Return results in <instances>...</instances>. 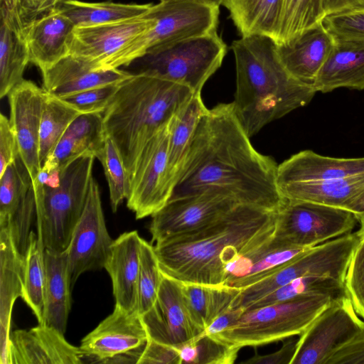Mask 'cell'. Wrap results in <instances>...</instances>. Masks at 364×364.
<instances>
[{"label": "cell", "mask_w": 364, "mask_h": 364, "mask_svg": "<svg viewBox=\"0 0 364 364\" xmlns=\"http://www.w3.org/2000/svg\"><path fill=\"white\" fill-rule=\"evenodd\" d=\"M250 138L232 102L208 109L170 199L216 192L239 204L277 212L286 202L277 183L278 164L257 151Z\"/></svg>", "instance_id": "1"}, {"label": "cell", "mask_w": 364, "mask_h": 364, "mask_svg": "<svg viewBox=\"0 0 364 364\" xmlns=\"http://www.w3.org/2000/svg\"><path fill=\"white\" fill-rule=\"evenodd\" d=\"M275 222L276 212L239 204L204 228L156 242L161 271L182 283L225 284L227 266L267 245Z\"/></svg>", "instance_id": "2"}, {"label": "cell", "mask_w": 364, "mask_h": 364, "mask_svg": "<svg viewBox=\"0 0 364 364\" xmlns=\"http://www.w3.org/2000/svg\"><path fill=\"white\" fill-rule=\"evenodd\" d=\"M236 68L235 112L251 137L265 125L306 106L316 91L294 77L271 38L253 35L232 43Z\"/></svg>", "instance_id": "3"}, {"label": "cell", "mask_w": 364, "mask_h": 364, "mask_svg": "<svg viewBox=\"0 0 364 364\" xmlns=\"http://www.w3.org/2000/svg\"><path fill=\"white\" fill-rule=\"evenodd\" d=\"M193 95L184 85L144 73H132L122 82L102 114L105 134L119 149L129 181L146 144Z\"/></svg>", "instance_id": "4"}, {"label": "cell", "mask_w": 364, "mask_h": 364, "mask_svg": "<svg viewBox=\"0 0 364 364\" xmlns=\"http://www.w3.org/2000/svg\"><path fill=\"white\" fill-rule=\"evenodd\" d=\"M95 156L85 154L60 169L56 188L34 193L38 237L45 250L62 252L70 244L83 211Z\"/></svg>", "instance_id": "5"}, {"label": "cell", "mask_w": 364, "mask_h": 364, "mask_svg": "<svg viewBox=\"0 0 364 364\" xmlns=\"http://www.w3.org/2000/svg\"><path fill=\"white\" fill-rule=\"evenodd\" d=\"M334 299L328 295H306L248 309L237 322L213 337L242 348L301 335Z\"/></svg>", "instance_id": "6"}, {"label": "cell", "mask_w": 364, "mask_h": 364, "mask_svg": "<svg viewBox=\"0 0 364 364\" xmlns=\"http://www.w3.org/2000/svg\"><path fill=\"white\" fill-rule=\"evenodd\" d=\"M227 46L217 31L178 41L147 51L134 63V71L201 90L220 67Z\"/></svg>", "instance_id": "7"}, {"label": "cell", "mask_w": 364, "mask_h": 364, "mask_svg": "<svg viewBox=\"0 0 364 364\" xmlns=\"http://www.w3.org/2000/svg\"><path fill=\"white\" fill-rule=\"evenodd\" d=\"M359 242L358 235L350 232L308 249L242 289L233 308L247 310L267 294L301 277H330L344 282L350 260Z\"/></svg>", "instance_id": "8"}, {"label": "cell", "mask_w": 364, "mask_h": 364, "mask_svg": "<svg viewBox=\"0 0 364 364\" xmlns=\"http://www.w3.org/2000/svg\"><path fill=\"white\" fill-rule=\"evenodd\" d=\"M357 222L347 210L286 200L276 212L274 232L265 249L310 248L350 233Z\"/></svg>", "instance_id": "9"}, {"label": "cell", "mask_w": 364, "mask_h": 364, "mask_svg": "<svg viewBox=\"0 0 364 364\" xmlns=\"http://www.w3.org/2000/svg\"><path fill=\"white\" fill-rule=\"evenodd\" d=\"M219 7L196 0H165L151 5L146 15L154 25L135 42L141 57L165 45L217 31Z\"/></svg>", "instance_id": "10"}, {"label": "cell", "mask_w": 364, "mask_h": 364, "mask_svg": "<svg viewBox=\"0 0 364 364\" xmlns=\"http://www.w3.org/2000/svg\"><path fill=\"white\" fill-rule=\"evenodd\" d=\"M173 119L146 144L129 179L127 205L136 219L151 216L171 197L173 186L168 176V151Z\"/></svg>", "instance_id": "11"}, {"label": "cell", "mask_w": 364, "mask_h": 364, "mask_svg": "<svg viewBox=\"0 0 364 364\" xmlns=\"http://www.w3.org/2000/svg\"><path fill=\"white\" fill-rule=\"evenodd\" d=\"M363 326L347 295L333 299L299 335L291 364H326Z\"/></svg>", "instance_id": "12"}, {"label": "cell", "mask_w": 364, "mask_h": 364, "mask_svg": "<svg viewBox=\"0 0 364 364\" xmlns=\"http://www.w3.org/2000/svg\"><path fill=\"white\" fill-rule=\"evenodd\" d=\"M154 22L145 14L113 23L75 27L68 55L88 63L96 70L117 69V60L122 52L151 29Z\"/></svg>", "instance_id": "13"}, {"label": "cell", "mask_w": 364, "mask_h": 364, "mask_svg": "<svg viewBox=\"0 0 364 364\" xmlns=\"http://www.w3.org/2000/svg\"><path fill=\"white\" fill-rule=\"evenodd\" d=\"M113 240L105 224L99 186L92 177L83 211L66 250L72 288L84 272L104 268Z\"/></svg>", "instance_id": "14"}, {"label": "cell", "mask_w": 364, "mask_h": 364, "mask_svg": "<svg viewBox=\"0 0 364 364\" xmlns=\"http://www.w3.org/2000/svg\"><path fill=\"white\" fill-rule=\"evenodd\" d=\"M237 205L230 197L210 191L170 199L151 215L149 230L152 241L156 243L204 228Z\"/></svg>", "instance_id": "15"}, {"label": "cell", "mask_w": 364, "mask_h": 364, "mask_svg": "<svg viewBox=\"0 0 364 364\" xmlns=\"http://www.w3.org/2000/svg\"><path fill=\"white\" fill-rule=\"evenodd\" d=\"M141 317L149 338L177 348L204 332L191 315L181 282L163 273L156 302Z\"/></svg>", "instance_id": "16"}, {"label": "cell", "mask_w": 364, "mask_h": 364, "mask_svg": "<svg viewBox=\"0 0 364 364\" xmlns=\"http://www.w3.org/2000/svg\"><path fill=\"white\" fill-rule=\"evenodd\" d=\"M148 338L142 317L115 305L112 313L82 339L79 348L84 358L106 363L117 355L144 346Z\"/></svg>", "instance_id": "17"}, {"label": "cell", "mask_w": 364, "mask_h": 364, "mask_svg": "<svg viewBox=\"0 0 364 364\" xmlns=\"http://www.w3.org/2000/svg\"><path fill=\"white\" fill-rule=\"evenodd\" d=\"M8 96L9 120L16 136L19 155L34 183L42 167L39 130L46 92L33 82L23 79Z\"/></svg>", "instance_id": "18"}, {"label": "cell", "mask_w": 364, "mask_h": 364, "mask_svg": "<svg viewBox=\"0 0 364 364\" xmlns=\"http://www.w3.org/2000/svg\"><path fill=\"white\" fill-rule=\"evenodd\" d=\"M84 355L54 327L38 323L11 334L10 364H80Z\"/></svg>", "instance_id": "19"}, {"label": "cell", "mask_w": 364, "mask_h": 364, "mask_svg": "<svg viewBox=\"0 0 364 364\" xmlns=\"http://www.w3.org/2000/svg\"><path fill=\"white\" fill-rule=\"evenodd\" d=\"M0 363L9 364L11 313L21 297L25 255L8 225L0 226Z\"/></svg>", "instance_id": "20"}, {"label": "cell", "mask_w": 364, "mask_h": 364, "mask_svg": "<svg viewBox=\"0 0 364 364\" xmlns=\"http://www.w3.org/2000/svg\"><path fill=\"white\" fill-rule=\"evenodd\" d=\"M75 28L58 7L18 33L25 43L30 63L42 73L68 55Z\"/></svg>", "instance_id": "21"}, {"label": "cell", "mask_w": 364, "mask_h": 364, "mask_svg": "<svg viewBox=\"0 0 364 364\" xmlns=\"http://www.w3.org/2000/svg\"><path fill=\"white\" fill-rule=\"evenodd\" d=\"M141 241L136 230L122 233L113 240L104 266L111 278L115 305L129 312L137 313Z\"/></svg>", "instance_id": "22"}, {"label": "cell", "mask_w": 364, "mask_h": 364, "mask_svg": "<svg viewBox=\"0 0 364 364\" xmlns=\"http://www.w3.org/2000/svg\"><path fill=\"white\" fill-rule=\"evenodd\" d=\"M132 75V73L119 68L96 70L88 63L68 55L42 72V88L47 93L61 98L123 82Z\"/></svg>", "instance_id": "23"}, {"label": "cell", "mask_w": 364, "mask_h": 364, "mask_svg": "<svg viewBox=\"0 0 364 364\" xmlns=\"http://www.w3.org/2000/svg\"><path fill=\"white\" fill-rule=\"evenodd\" d=\"M277 186L281 195L288 200L314 203L354 213L364 210V174Z\"/></svg>", "instance_id": "24"}, {"label": "cell", "mask_w": 364, "mask_h": 364, "mask_svg": "<svg viewBox=\"0 0 364 364\" xmlns=\"http://www.w3.org/2000/svg\"><path fill=\"white\" fill-rule=\"evenodd\" d=\"M360 174H364V157L335 158L304 150L278 165L277 183L321 181Z\"/></svg>", "instance_id": "25"}, {"label": "cell", "mask_w": 364, "mask_h": 364, "mask_svg": "<svg viewBox=\"0 0 364 364\" xmlns=\"http://www.w3.org/2000/svg\"><path fill=\"white\" fill-rule=\"evenodd\" d=\"M336 43L321 22L293 42L277 45V53L282 63L294 77L313 85Z\"/></svg>", "instance_id": "26"}, {"label": "cell", "mask_w": 364, "mask_h": 364, "mask_svg": "<svg viewBox=\"0 0 364 364\" xmlns=\"http://www.w3.org/2000/svg\"><path fill=\"white\" fill-rule=\"evenodd\" d=\"M106 134L101 112L83 113L68 126L41 169L48 173L65 166L85 154H95L102 146Z\"/></svg>", "instance_id": "27"}, {"label": "cell", "mask_w": 364, "mask_h": 364, "mask_svg": "<svg viewBox=\"0 0 364 364\" xmlns=\"http://www.w3.org/2000/svg\"><path fill=\"white\" fill-rule=\"evenodd\" d=\"M336 42L313 83L314 88L322 93L341 87L364 90V43Z\"/></svg>", "instance_id": "28"}, {"label": "cell", "mask_w": 364, "mask_h": 364, "mask_svg": "<svg viewBox=\"0 0 364 364\" xmlns=\"http://www.w3.org/2000/svg\"><path fill=\"white\" fill-rule=\"evenodd\" d=\"M46 284L43 323L65 333L71 307L72 289L67 250H44Z\"/></svg>", "instance_id": "29"}, {"label": "cell", "mask_w": 364, "mask_h": 364, "mask_svg": "<svg viewBox=\"0 0 364 364\" xmlns=\"http://www.w3.org/2000/svg\"><path fill=\"white\" fill-rule=\"evenodd\" d=\"M241 36L259 35L277 40L284 0H224Z\"/></svg>", "instance_id": "30"}, {"label": "cell", "mask_w": 364, "mask_h": 364, "mask_svg": "<svg viewBox=\"0 0 364 364\" xmlns=\"http://www.w3.org/2000/svg\"><path fill=\"white\" fill-rule=\"evenodd\" d=\"M181 289L193 319L204 331L218 316L233 308L241 291L226 284L182 282Z\"/></svg>", "instance_id": "31"}, {"label": "cell", "mask_w": 364, "mask_h": 364, "mask_svg": "<svg viewBox=\"0 0 364 364\" xmlns=\"http://www.w3.org/2000/svg\"><path fill=\"white\" fill-rule=\"evenodd\" d=\"M207 110L201 93H196L173 120L168 142V176L173 188L198 125Z\"/></svg>", "instance_id": "32"}, {"label": "cell", "mask_w": 364, "mask_h": 364, "mask_svg": "<svg viewBox=\"0 0 364 364\" xmlns=\"http://www.w3.org/2000/svg\"><path fill=\"white\" fill-rule=\"evenodd\" d=\"M151 4H122L113 1L85 2L63 0L58 9L75 26H90L127 20L144 15Z\"/></svg>", "instance_id": "33"}, {"label": "cell", "mask_w": 364, "mask_h": 364, "mask_svg": "<svg viewBox=\"0 0 364 364\" xmlns=\"http://www.w3.org/2000/svg\"><path fill=\"white\" fill-rule=\"evenodd\" d=\"M0 97L8 95L23 80L30 63L24 41L6 18L0 16Z\"/></svg>", "instance_id": "34"}, {"label": "cell", "mask_w": 364, "mask_h": 364, "mask_svg": "<svg viewBox=\"0 0 364 364\" xmlns=\"http://www.w3.org/2000/svg\"><path fill=\"white\" fill-rule=\"evenodd\" d=\"M44 250L38 235L31 231L25 255L21 298L32 310L38 323H43L46 284Z\"/></svg>", "instance_id": "35"}, {"label": "cell", "mask_w": 364, "mask_h": 364, "mask_svg": "<svg viewBox=\"0 0 364 364\" xmlns=\"http://www.w3.org/2000/svg\"><path fill=\"white\" fill-rule=\"evenodd\" d=\"M81 114L63 100L46 92L39 130V159L41 165L70 123Z\"/></svg>", "instance_id": "36"}, {"label": "cell", "mask_w": 364, "mask_h": 364, "mask_svg": "<svg viewBox=\"0 0 364 364\" xmlns=\"http://www.w3.org/2000/svg\"><path fill=\"white\" fill-rule=\"evenodd\" d=\"M322 0H284L278 46L287 45L322 22Z\"/></svg>", "instance_id": "37"}, {"label": "cell", "mask_w": 364, "mask_h": 364, "mask_svg": "<svg viewBox=\"0 0 364 364\" xmlns=\"http://www.w3.org/2000/svg\"><path fill=\"white\" fill-rule=\"evenodd\" d=\"M306 295H328L336 299L346 294L343 282L339 280L323 277H301L274 290L248 309L277 304Z\"/></svg>", "instance_id": "38"}, {"label": "cell", "mask_w": 364, "mask_h": 364, "mask_svg": "<svg viewBox=\"0 0 364 364\" xmlns=\"http://www.w3.org/2000/svg\"><path fill=\"white\" fill-rule=\"evenodd\" d=\"M32 186L31 176L19 155L0 176V225L16 212Z\"/></svg>", "instance_id": "39"}, {"label": "cell", "mask_w": 364, "mask_h": 364, "mask_svg": "<svg viewBox=\"0 0 364 364\" xmlns=\"http://www.w3.org/2000/svg\"><path fill=\"white\" fill-rule=\"evenodd\" d=\"M240 349L204 332L178 348L181 364H232Z\"/></svg>", "instance_id": "40"}, {"label": "cell", "mask_w": 364, "mask_h": 364, "mask_svg": "<svg viewBox=\"0 0 364 364\" xmlns=\"http://www.w3.org/2000/svg\"><path fill=\"white\" fill-rule=\"evenodd\" d=\"M101 163L109 190V199L113 212L127 199L129 180L121 154L112 139L106 135L101 148L95 154Z\"/></svg>", "instance_id": "41"}, {"label": "cell", "mask_w": 364, "mask_h": 364, "mask_svg": "<svg viewBox=\"0 0 364 364\" xmlns=\"http://www.w3.org/2000/svg\"><path fill=\"white\" fill-rule=\"evenodd\" d=\"M162 273L154 246L142 239L138 278L137 314L141 316L154 305Z\"/></svg>", "instance_id": "42"}, {"label": "cell", "mask_w": 364, "mask_h": 364, "mask_svg": "<svg viewBox=\"0 0 364 364\" xmlns=\"http://www.w3.org/2000/svg\"><path fill=\"white\" fill-rule=\"evenodd\" d=\"M63 0H0V16L20 31L46 14L57 9Z\"/></svg>", "instance_id": "43"}, {"label": "cell", "mask_w": 364, "mask_h": 364, "mask_svg": "<svg viewBox=\"0 0 364 364\" xmlns=\"http://www.w3.org/2000/svg\"><path fill=\"white\" fill-rule=\"evenodd\" d=\"M322 23L336 41L364 43V9L329 15Z\"/></svg>", "instance_id": "44"}, {"label": "cell", "mask_w": 364, "mask_h": 364, "mask_svg": "<svg viewBox=\"0 0 364 364\" xmlns=\"http://www.w3.org/2000/svg\"><path fill=\"white\" fill-rule=\"evenodd\" d=\"M346 294L357 314L364 320V240L361 239L350 260L344 279Z\"/></svg>", "instance_id": "45"}, {"label": "cell", "mask_w": 364, "mask_h": 364, "mask_svg": "<svg viewBox=\"0 0 364 364\" xmlns=\"http://www.w3.org/2000/svg\"><path fill=\"white\" fill-rule=\"evenodd\" d=\"M122 82L112 83L61 97L83 113L103 112Z\"/></svg>", "instance_id": "46"}, {"label": "cell", "mask_w": 364, "mask_h": 364, "mask_svg": "<svg viewBox=\"0 0 364 364\" xmlns=\"http://www.w3.org/2000/svg\"><path fill=\"white\" fill-rule=\"evenodd\" d=\"M136 363L181 364L178 348L148 338Z\"/></svg>", "instance_id": "47"}, {"label": "cell", "mask_w": 364, "mask_h": 364, "mask_svg": "<svg viewBox=\"0 0 364 364\" xmlns=\"http://www.w3.org/2000/svg\"><path fill=\"white\" fill-rule=\"evenodd\" d=\"M19 156L18 145L10 120L0 114V176Z\"/></svg>", "instance_id": "48"}, {"label": "cell", "mask_w": 364, "mask_h": 364, "mask_svg": "<svg viewBox=\"0 0 364 364\" xmlns=\"http://www.w3.org/2000/svg\"><path fill=\"white\" fill-rule=\"evenodd\" d=\"M326 364H364V326L351 340L334 352Z\"/></svg>", "instance_id": "49"}, {"label": "cell", "mask_w": 364, "mask_h": 364, "mask_svg": "<svg viewBox=\"0 0 364 364\" xmlns=\"http://www.w3.org/2000/svg\"><path fill=\"white\" fill-rule=\"evenodd\" d=\"M298 339H291L283 343L274 353L259 355L255 353L250 359L243 361L246 364H291L297 348Z\"/></svg>", "instance_id": "50"}, {"label": "cell", "mask_w": 364, "mask_h": 364, "mask_svg": "<svg viewBox=\"0 0 364 364\" xmlns=\"http://www.w3.org/2000/svg\"><path fill=\"white\" fill-rule=\"evenodd\" d=\"M245 310L243 308H232L218 316L205 330L208 336H215L233 325Z\"/></svg>", "instance_id": "51"}, {"label": "cell", "mask_w": 364, "mask_h": 364, "mask_svg": "<svg viewBox=\"0 0 364 364\" xmlns=\"http://www.w3.org/2000/svg\"><path fill=\"white\" fill-rule=\"evenodd\" d=\"M325 17L364 9V0H322Z\"/></svg>", "instance_id": "52"}, {"label": "cell", "mask_w": 364, "mask_h": 364, "mask_svg": "<svg viewBox=\"0 0 364 364\" xmlns=\"http://www.w3.org/2000/svg\"><path fill=\"white\" fill-rule=\"evenodd\" d=\"M60 183V170L55 169L51 171L47 177L44 186L50 188H56Z\"/></svg>", "instance_id": "53"}, {"label": "cell", "mask_w": 364, "mask_h": 364, "mask_svg": "<svg viewBox=\"0 0 364 364\" xmlns=\"http://www.w3.org/2000/svg\"><path fill=\"white\" fill-rule=\"evenodd\" d=\"M355 214L358 222L360 223V229L357 232H358L360 238L364 240V210Z\"/></svg>", "instance_id": "54"}, {"label": "cell", "mask_w": 364, "mask_h": 364, "mask_svg": "<svg viewBox=\"0 0 364 364\" xmlns=\"http://www.w3.org/2000/svg\"><path fill=\"white\" fill-rule=\"evenodd\" d=\"M159 1H165V0H159ZM196 1H200L207 3V4L220 6V5L223 4V2L224 0H196Z\"/></svg>", "instance_id": "55"}]
</instances>
